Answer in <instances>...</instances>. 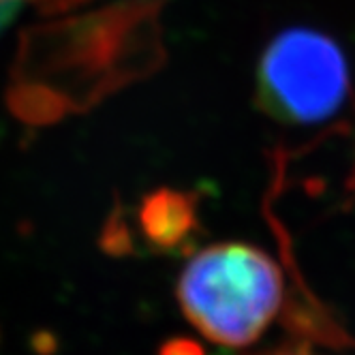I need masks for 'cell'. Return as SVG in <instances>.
Here are the masks:
<instances>
[{
	"mask_svg": "<svg viewBox=\"0 0 355 355\" xmlns=\"http://www.w3.org/2000/svg\"><path fill=\"white\" fill-rule=\"evenodd\" d=\"M178 297L187 319L206 338L225 347L257 340L283 306L278 266L248 244H216L187 263Z\"/></svg>",
	"mask_w": 355,
	"mask_h": 355,
	"instance_id": "cell-1",
	"label": "cell"
},
{
	"mask_svg": "<svg viewBox=\"0 0 355 355\" xmlns=\"http://www.w3.org/2000/svg\"><path fill=\"white\" fill-rule=\"evenodd\" d=\"M349 96V69L323 33L293 28L266 47L257 69V101L287 124H319L340 112Z\"/></svg>",
	"mask_w": 355,
	"mask_h": 355,
	"instance_id": "cell-2",
	"label": "cell"
},
{
	"mask_svg": "<svg viewBox=\"0 0 355 355\" xmlns=\"http://www.w3.org/2000/svg\"><path fill=\"white\" fill-rule=\"evenodd\" d=\"M141 220L150 240L161 246H173L191 230L193 206L180 193L161 191L146 201Z\"/></svg>",
	"mask_w": 355,
	"mask_h": 355,
	"instance_id": "cell-3",
	"label": "cell"
},
{
	"mask_svg": "<svg viewBox=\"0 0 355 355\" xmlns=\"http://www.w3.org/2000/svg\"><path fill=\"white\" fill-rule=\"evenodd\" d=\"M272 355H315L309 347H291V349H283V351H276Z\"/></svg>",
	"mask_w": 355,
	"mask_h": 355,
	"instance_id": "cell-4",
	"label": "cell"
},
{
	"mask_svg": "<svg viewBox=\"0 0 355 355\" xmlns=\"http://www.w3.org/2000/svg\"><path fill=\"white\" fill-rule=\"evenodd\" d=\"M353 187H355V169H353Z\"/></svg>",
	"mask_w": 355,
	"mask_h": 355,
	"instance_id": "cell-5",
	"label": "cell"
}]
</instances>
